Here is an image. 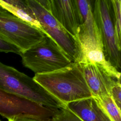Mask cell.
<instances>
[{
    "instance_id": "6da1fadb",
    "label": "cell",
    "mask_w": 121,
    "mask_h": 121,
    "mask_svg": "<svg viewBox=\"0 0 121 121\" xmlns=\"http://www.w3.org/2000/svg\"><path fill=\"white\" fill-rule=\"evenodd\" d=\"M33 78L64 107L70 103L92 97L77 62L52 72L35 74Z\"/></svg>"
},
{
    "instance_id": "7a4b0ae2",
    "label": "cell",
    "mask_w": 121,
    "mask_h": 121,
    "mask_svg": "<svg viewBox=\"0 0 121 121\" xmlns=\"http://www.w3.org/2000/svg\"><path fill=\"white\" fill-rule=\"evenodd\" d=\"M0 88L46 107H64L33 78L0 61Z\"/></svg>"
},
{
    "instance_id": "3957f363",
    "label": "cell",
    "mask_w": 121,
    "mask_h": 121,
    "mask_svg": "<svg viewBox=\"0 0 121 121\" xmlns=\"http://www.w3.org/2000/svg\"><path fill=\"white\" fill-rule=\"evenodd\" d=\"M20 56L23 65L35 74L52 72L73 62L46 34L38 43L22 52Z\"/></svg>"
},
{
    "instance_id": "277c9868",
    "label": "cell",
    "mask_w": 121,
    "mask_h": 121,
    "mask_svg": "<svg viewBox=\"0 0 121 121\" xmlns=\"http://www.w3.org/2000/svg\"><path fill=\"white\" fill-rule=\"evenodd\" d=\"M43 31L49 35L73 62H78L80 50L78 42L52 16L50 12L37 0H26Z\"/></svg>"
},
{
    "instance_id": "5b68a950",
    "label": "cell",
    "mask_w": 121,
    "mask_h": 121,
    "mask_svg": "<svg viewBox=\"0 0 121 121\" xmlns=\"http://www.w3.org/2000/svg\"><path fill=\"white\" fill-rule=\"evenodd\" d=\"M94 17L100 34L104 53L107 60L119 71L121 70V52L115 40L111 0L92 1Z\"/></svg>"
},
{
    "instance_id": "8992f818",
    "label": "cell",
    "mask_w": 121,
    "mask_h": 121,
    "mask_svg": "<svg viewBox=\"0 0 121 121\" xmlns=\"http://www.w3.org/2000/svg\"><path fill=\"white\" fill-rule=\"evenodd\" d=\"M45 33L0 8V36L25 51L40 41Z\"/></svg>"
},
{
    "instance_id": "52a82bcc",
    "label": "cell",
    "mask_w": 121,
    "mask_h": 121,
    "mask_svg": "<svg viewBox=\"0 0 121 121\" xmlns=\"http://www.w3.org/2000/svg\"><path fill=\"white\" fill-rule=\"evenodd\" d=\"M60 109L43 106L0 88V115L7 119L20 116L51 121Z\"/></svg>"
},
{
    "instance_id": "ba28073f",
    "label": "cell",
    "mask_w": 121,
    "mask_h": 121,
    "mask_svg": "<svg viewBox=\"0 0 121 121\" xmlns=\"http://www.w3.org/2000/svg\"><path fill=\"white\" fill-rule=\"evenodd\" d=\"M76 40L81 21L76 0H37Z\"/></svg>"
},
{
    "instance_id": "9c48e42d",
    "label": "cell",
    "mask_w": 121,
    "mask_h": 121,
    "mask_svg": "<svg viewBox=\"0 0 121 121\" xmlns=\"http://www.w3.org/2000/svg\"><path fill=\"white\" fill-rule=\"evenodd\" d=\"M78 63L93 97H100L111 95V90L117 81L95 64L87 61Z\"/></svg>"
},
{
    "instance_id": "30bf717a",
    "label": "cell",
    "mask_w": 121,
    "mask_h": 121,
    "mask_svg": "<svg viewBox=\"0 0 121 121\" xmlns=\"http://www.w3.org/2000/svg\"><path fill=\"white\" fill-rule=\"evenodd\" d=\"M65 107L83 121H112L93 96L70 103Z\"/></svg>"
},
{
    "instance_id": "8fae6325",
    "label": "cell",
    "mask_w": 121,
    "mask_h": 121,
    "mask_svg": "<svg viewBox=\"0 0 121 121\" xmlns=\"http://www.w3.org/2000/svg\"><path fill=\"white\" fill-rule=\"evenodd\" d=\"M76 2L81 21L79 32L76 39L87 38L102 43L100 34L93 15L92 1L76 0Z\"/></svg>"
},
{
    "instance_id": "7c38bea8",
    "label": "cell",
    "mask_w": 121,
    "mask_h": 121,
    "mask_svg": "<svg viewBox=\"0 0 121 121\" xmlns=\"http://www.w3.org/2000/svg\"><path fill=\"white\" fill-rule=\"evenodd\" d=\"M0 7L23 21L43 31L40 23L26 0H0Z\"/></svg>"
},
{
    "instance_id": "4fadbf2b",
    "label": "cell",
    "mask_w": 121,
    "mask_h": 121,
    "mask_svg": "<svg viewBox=\"0 0 121 121\" xmlns=\"http://www.w3.org/2000/svg\"><path fill=\"white\" fill-rule=\"evenodd\" d=\"M94 98L112 121H121V112L115 104L111 95Z\"/></svg>"
},
{
    "instance_id": "5bb4252c",
    "label": "cell",
    "mask_w": 121,
    "mask_h": 121,
    "mask_svg": "<svg viewBox=\"0 0 121 121\" xmlns=\"http://www.w3.org/2000/svg\"><path fill=\"white\" fill-rule=\"evenodd\" d=\"M112 8L115 32V40L121 52V0H112Z\"/></svg>"
},
{
    "instance_id": "9a60e30c",
    "label": "cell",
    "mask_w": 121,
    "mask_h": 121,
    "mask_svg": "<svg viewBox=\"0 0 121 121\" xmlns=\"http://www.w3.org/2000/svg\"><path fill=\"white\" fill-rule=\"evenodd\" d=\"M51 121H83L66 107L61 108L59 112L52 119Z\"/></svg>"
},
{
    "instance_id": "2e32d148",
    "label": "cell",
    "mask_w": 121,
    "mask_h": 121,
    "mask_svg": "<svg viewBox=\"0 0 121 121\" xmlns=\"http://www.w3.org/2000/svg\"><path fill=\"white\" fill-rule=\"evenodd\" d=\"M0 52H13L20 55L22 51L17 46L12 44L0 36Z\"/></svg>"
},
{
    "instance_id": "e0dca14e",
    "label": "cell",
    "mask_w": 121,
    "mask_h": 121,
    "mask_svg": "<svg viewBox=\"0 0 121 121\" xmlns=\"http://www.w3.org/2000/svg\"><path fill=\"white\" fill-rule=\"evenodd\" d=\"M111 95L121 112V84L117 81L111 91Z\"/></svg>"
},
{
    "instance_id": "ac0fdd59",
    "label": "cell",
    "mask_w": 121,
    "mask_h": 121,
    "mask_svg": "<svg viewBox=\"0 0 121 121\" xmlns=\"http://www.w3.org/2000/svg\"><path fill=\"white\" fill-rule=\"evenodd\" d=\"M7 120V121H44L31 117L20 116H14L10 118H9Z\"/></svg>"
},
{
    "instance_id": "d6986e66",
    "label": "cell",
    "mask_w": 121,
    "mask_h": 121,
    "mask_svg": "<svg viewBox=\"0 0 121 121\" xmlns=\"http://www.w3.org/2000/svg\"><path fill=\"white\" fill-rule=\"evenodd\" d=\"M118 82H119L120 83H121V79L120 80V81H118Z\"/></svg>"
},
{
    "instance_id": "ffe728a7",
    "label": "cell",
    "mask_w": 121,
    "mask_h": 121,
    "mask_svg": "<svg viewBox=\"0 0 121 121\" xmlns=\"http://www.w3.org/2000/svg\"><path fill=\"white\" fill-rule=\"evenodd\" d=\"M0 121H1V120H0Z\"/></svg>"
},
{
    "instance_id": "44dd1931",
    "label": "cell",
    "mask_w": 121,
    "mask_h": 121,
    "mask_svg": "<svg viewBox=\"0 0 121 121\" xmlns=\"http://www.w3.org/2000/svg\"></svg>"
}]
</instances>
